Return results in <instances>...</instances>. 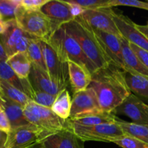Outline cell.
I'll return each mask as SVG.
<instances>
[{
	"instance_id": "13",
	"label": "cell",
	"mask_w": 148,
	"mask_h": 148,
	"mask_svg": "<svg viewBox=\"0 0 148 148\" xmlns=\"http://www.w3.org/2000/svg\"><path fill=\"white\" fill-rule=\"evenodd\" d=\"M113 114H123L131 119L134 124L148 127V105L132 93L113 111Z\"/></svg>"
},
{
	"instance_id": "29",
	"label": "cell",
	"mask_w": 148,
	"mask_h": 148,
	"mask_svg": "<svg viewBox=\"0 0 148 148\" xmlns=\"http://www.w3.org/2000/svg\"><path fill=\"white\" fill-rule=\"evenodd\" d=\"M20 7V0H0V17L4 20L14 19Z\"/></svg>"
},
{
	"instance_id": "16",
	"label": "cell",
	"mask_w": 148,
	"mask_h": 148,
	"mask_svg": "<svg viewBox=\"0 0 148 148\" xmlns=\"http://www.w3.org/2000/svg\"><path fill=\"white\" fill-rule=\"evenodd\" d=\"M40 11L53 22L57 28L75 19L71 12L70 4L66 1L49 0L41 7Z\"/></svg>"
},
{
	"instance_id": "39",
	"label": "cell",
	"mask_w": 148,
	"mask_h": 148,
	"mask_svg": "<svg viewBox=\"0 0 148 148\" xmlns=\"http://www.w3.org/2000/svg\"><path fill=\"white\" fill-rule=\"evenodd\" d=\"M7 56L6 54L2 45L0 43V60H7Z\"/></svg>"
},
{
	"instance_id": "27",
	"label": "cell",
	"mask_w": 148,
	"mask_h": 148,
	"mask_svg": "<svg viewBox=\"0 0 148 148\" xmlns=\"http://www.w3.org/2000/svg\"><path fill=\"white\" fill-rule=\"evenodd\" d=\"M0 88L6 98L20 104L23 107L25 106L26 104L30 101V98L24 92L7 83L5 81L0 80Z\"/></svg>"
},
{
	"instance_id": "5",
	"label": "cell",
	"mask_w": 148,
	"mask_h": 148,
	"mask_svg": "<svg viewBox=\"0 0 148 148\" xmlns=\"http://www.w3.org/2000/svg\"><path fill=\"white\" fill-rule=\"evenodd\" d=\"M24 114L30 124L41 131L43 139L66 127V120L56 115L51 108L40 106L31 101L24 107Z\"/></svg>"
},
{
	"instance_id": "32",
	"label": "cell",
	"mask_w": 148,
	"mask_h": 148,
	"mask_svg": "<svg viewBox=\"0 0 148 148\" xmlns=\"http://www.w3.org/2000/svg\"><path fill=\"white\" fill-rule=\"evenodd\" d=\"M116 6H127L136 8L148 10V1H141L138 0H109L108 8H111Z\"/></svg>"
},
{
	"instance_id": "24",
	"label": "cell",
	"mask_w": 148,
	"mask_h": 148,
	"mask_svg": "<svg viewBox=\"0 0 148 148\" xmlns=\"http://www.w3.org/2000/svg\"><path fill=\"white\" fill-rule=\"evenodd\" d=\"M71 106L72 99L69 91L67 89H64L56 95L51 110L61 119L66 120L69 118Z\"/></svg>"
},
{
	"instance_id": "26",
	"label": "cell",
	"mask_w": 148,
	"mask_h": 148,
	"mask_svg": "<svg viewBox=\"0 0 148 148\" xmlns=\"http://www.w3.org/2000/svg\"><path fill=\"white\" fill-rule=\"evenodd\" d=\"M38 39L39 38H37L36 37H33L30 38L27 50H26V53H27V57L32 64H34L35 66H38L44 72H47Z\"/></svg>"
},
{
	"instance_id": "4",
	"label": "cell",
	"mask_w": 148,
	"mask_h": 148,
	"mask_svg": "<svg viewBox=\"0 0 148 148\" xmlns=\"http://www.w3.org/2000/svg\"><path fill=\"white\" fill-rule=\"evenodd\" d=\"M14 19L22 30L39 39L47 40L57 29L53 22L40 10H27L20 6Z\"/></svg>"
},
{
	"instance_id": "8",
	"label": "cell",
	"mask_w": 148,
	"mask_h": 148,
	"mask_svg": "<svg viewBox=\"0 0 148 148\" xmlns=\"http://www.w3.org/2000/svg\"><path fill=\"white\" fill-rule=\"evenodd\" d=\"M7 28L0 35V43L4 49L7 59L18 52L26 53L30 38L34 36L27 34L17 25L15 19L6 20Z\"/></svg>"
},
{
	"instance_id": "20",
	"label": "cell",
	"mask_w": 148,
	"mask_h": 148,
	"mask_svg": "<svg viewBox=\"0 0 148 148\" xmlns=\"http://www.w3.org/2000/svg\"><path fill=\"white\" fill-rule=\"evenodd\" d=\"M0 106L4 109L8 118L11 129L30 124L25 116L24 107L20 104L8 99L4 95L0 100Z\"/></svg>"
},
{
	"instance_id": "34",
	"label": "cell",
	"mask_w": 148,
	"mask_h": 148,
	"mask_svg": "<svg viewBox=\"0 0 148 148\" xmlns=\"http://www.w3.org/2000/svg\"><path fill=\"white\" fill-rule=\"evenodd\" d=\"M129 44H130V48L133 51L134 54L140 59V62L148 69V51L138 47V46H135L133 43H130V42H129Z\"/></svg>"
},
{
	"instance_id": "22",
	"label": "cell",
	"mask_w": 148,
	"mask_h": 148,
	"mask_svg": "<svg viewBox=\"0 0 148 148\" xmlns=\"http://www.w3.org/2000/svg\"><path fill=\"white\" fill-rule=\"evenodd\" d=\"M7 62L20 79H27L31 69V62L27 53L18 52L7 59Z\"/></svg>"
},
{
	"instance_id": "31",
	"label": "cell",
	"mask_w": 148,
	"mask_h": 148,
	"mask_svg": "<svg viewBox=\"0 0 148 148\" xmlns=\"http://www.w3.org/2000/svg\"><path fill=\"white\" fill-rule=\"evenodd\" d=\"M109 0H71L69 3L79 6L82 10L108 8Z\"/></svg>"
},
{
	"instance_id": "28",
	"label": "cell",
	"mask_w": 148,
	"mask_h": 148,
	"mask_svg": "<svg viewBox=\"0 0 148 148\" xmlns=\"http://www.w3.org/2000/svg\"><path fill=\"white\" fill-rule=\"evenodd\" d=\"M0 80H3L10 84L17 89L24 92L22 79L16 75L7 60H0Z\"/></svg>"
},
{
	"instance_id": "1",
	"label": "cell",
	"mask_w": 148,
	"mask_h": 148,
	"mask_svg": "<svg viewBox=\"0 0 148 148\" xmlns=\"http://www.w3.org/2000/svg\"><path fill=\"white\" fill-rule=\"evenodd\" d=\"M95 91L101 111L113 113L132 93L123 70L114 64L97 69L92 74L89 87Z\"/></svg>"
},
{
	"instance_id": "7",
	"label": "cell",
	"mask_w": 148,
	"mask_h": 148,
	"mask_svg": "<svg viewBox=\"0 0 148 148\" xmlns=\"http://www.w3.org/2000/svg\"><path fill=\"white\" fill-rule=\"evenodd\" d=\"M48 75L55 83L66 89L69 83L67 62L62 61L48 41L38 39Z\"/></svg>"
},
{
	"instance_id": "11",
	"label": "cell",
	"mask_w": 148,
	"mask_h": 148,
	"mask_svg": "<svg viewBox=\"0 0 148 148\" xmlns=\"http://www.w3.org/2000/svg\"><path fill=\"white\" fill-rule=\"evenodd\" d=\"M111 8L84 10L81 17L94 30L121 36L112 17Z\"/></svg>"
},
{
	"instance_id": "23",
	"label": "cell",
	"mask_w": 148,
	"mask_h": 148,
	"mask_svg": "<svg viewBox=\"0 0 148 148\" xmlns=\"http://www.w3.org/2000/svg\"><path fill=\"white\" fill-rule=\"evenodd\" d=\"M123 75L130 92L148 101V79L127 71H123Z\"/></svg>"
},
{
	"instance_id": "41",
	"label": "cell",
	"mask_w": 148,
	"mask_h": 148,
	"mask_svg": "<svg viewBox=\"0 0 148 148\" xmlns=\"http://www.w3.org/2000/svg\"><path fill=\"white\" fill-rule=\"evenodd\" d=\"M3 96H4V94H3V92H2V90H1V88H0V100H1V98H2Z\"/></svg>"
},
{
	"instance_id": "37",
	"label": "cell",
	"mask_w": 148,
	"mask_h": 148,
	"mask_svg": "<svg viewBox=\"0 0 148 148\" xmlns=\"http://www.w3.org/2000/svg\"><path fill=\"white\" fill-rule=\"evenodd\" d=\"M135 26L137 30L141 32L148 39V25H137L135 23Z\"/></svg>"
},
{
	"instance_id": "42",
	"label": "cell",
	"mask_w": 148,
	"mask_h": 148,
	"mask_svg": "<svg viewBox=\"0 0 148 148\" xmlns=\"http://www.w3.org/2000/svg\"><path fill=\"white\" fill-rule=\"evenodd\" d=\"M0 18H1V17H0Z\"/></svg>"
},
{
	"instance_id": "17",
	"label": "cell",
	"mask_w": 148,
	"mask_h": 148,
	"mask_svg": "<svg viewBox=\"0 0 148 148\" xmlns=\"http://www.w3.org/2000/svg\"><path fill=\"white\" fill-rule=\"evenodd\" d=\"M28 79L35 90L47 92L51 95H57L60 91L64 89L53 82L50 79L47 72L32 64Z\"/></svg>"
},
{
	"instance_id": "3",
	"label": "cell",
	"mask_w": 148,
	"mask_h": 148,
	"mask_svg": "<svg viewBox=\"0 0 148 148\" xmlns=\"http://www.w3.org/2000/svg\"><path fill=\"white\" fill-rule=\"evenodd\" d=\"M46 40L64 62H75L88 69L91 74L97 70L82 51L78 42L68 33L64 25L55 30Z\"/></svg>"
},
{
	"instance_id": "2",
	"label": "cell",
	"mask_w": 148,
	"mask_h": 148,
	"mask_svg": "<svg viewBox=\"0 0 148 148\" xmlns=\"http://www.w3.org/2000/svg\"><path fill=\"white\" fill-rule=\"evenodd\" d=\"M64 26L68 33L78 42L85 56L97 69L112 64L97 40L92 28L84 21L81 16L75 17Z\"/></svg>"
},
{
	"instance_id": "21",
	"label": "cell",
	"mask_w": 148,
	"mask_h": 148,
	"mask_svg": "<svg viewBox=\"0 0 148 148\" xmlns=\"http://www.w3.org/2000/svg\"><path fill=\"white\" fill-rule=\"evenodd\" d=\"M118 119L113 113L100 112L89 114L82 117L75 119H68V121L79 126H94L106 123H115Z\"/></svg>"
},
{
	"instance_id": "6",
	"label": "cell",
	"mask_w": 148,
	"mask_h": 148,
	"mask_svg": "<svg viewBox=\"0 0 148 148\" xmlns=\"http://www.w3.org/2000/svg\"><path fill=\"white\" fill-rule=\"evenodd\" d=\"M66 127L84 142L98 141L113 143L124 135V132L116 122L101 124L94 126H79L70 123L66 119Z\"/></svg>"
},
{
	"instance_id": "9",
	"label": "cell",
	"mask_w": 148,
	"mask_h": 148,
	"mask_svg": "<svg viewBox=\"0 0 148 148\" xmlns=\"http://www.w3.org/2000/svg\"><path fill=\"white\" fill-rule=\"evenodd\" d=\"M42 139L41 131L29 124L10 130L7 133L6 148H27L40 142Z\"/></svg>"
},
{
	"instance_id": "36",
	"label": "cell",
	"mask_w": 148,
	"mask_h": 148,
	"mask_svg": "<svg viewBox=\"0 0 148 148\" xmlns=\"http://www.w3.org/2000/svg\"><path fill=\"white\" fill-rule=\"evenodd\" d=\"M7 133L0 130V148H6Z\"/></svg>"
},
{
	"instance_id": "19",
	"label": "cell",
	"mask_w": 148,
	"mask_h": 148,
	"mask_svg": "<svg viewBox=\"0 0 148 148\" xmlns=\"http://www.w3.org/2000/svg\"><path fill=\"white\" fill-rule=\"evenodd\" d=\"M121 43L122 56L125 64V69L123 71L140 75L148 79V69L134 54L130 48L128 40L121 37Z\"/></svg>"
},
{
	"instance_id": "12",
	"label": "cell",
	"mask_w": 148,
	"mask_h": 148,
	"mask_svg": "<svg viewBox=\"0 0 148 148\" xmlns=\"http://www.w3.org/2000/svg\"><path fill=\"white\" fill-rule=\"evenodd\" d=\"M92 30L97 40L111 64L121 70H124L125 64L121 51V36H117L101 30Z\"/></svg>"
},
{
	"instance_id": "40",
	"label": "cell",
	"mask_w": 148,
	"mask_h": 148,
	"mask_svg": "<svg viewBox=\"0 0 148 148\" xmlns=\"http://www.w3.org/2000/svg\"><path fill=\"white\" fill-rule=\"evenodd\" d=\"M27 148H44V147H43V145L41 144V143L39 142V143H36L35 145H33L30 146V147H27Z\"/></svg>"
},
{
	"instance_id": "30",
	"label": "cell",
	"mask_w": 148,
	"mask_h": 148,
	"mask_svg": "<svg viewBox=\"0 0 148 148\" xmlns=\"http://www.w3.org/2000/svg\"><path fill=\"white\" fill-rule=\"evenodd\" d=\"M113 143L122 148H148L147 144L127 134H124Z\"/></svg>"
},
{
	"instance_id": "35",
	"label": "cell",
	"mask_w": 148,
	"mask_h": 148,
	"mask_svg": "<svg viewBox=\"0 0 148 148\" xmlns=\"http://www.w3.org/2000/svg\"><path fill=\"white\" fill-rule=\"evenodd\" d=\"M11 130L10 121L4 112V109L0 106V130L8 133Z\"/></svg>"
},
{
	"instance_id": "14",
	"label": "cell",
	"mask_w": 148,
	"mask_h": 148,
	"mask_svg": "<svg viewBox=\"0 0 148 148\" xmlns=\"http://www.w3.org/2000/svg\"><path fill=\"white\" fill-rule=\"evenodd\" d=\"M112 17L121 37L130 43L148 51V39L137 30L135 23L127 16L112 11Z\"/></svg>"
},
{
	"instance_id": "18",
	"label": "cell",
	"mask_w": 148,
	"mask_h": 148,
	"mask_svg": "<svg viewBox=\"0 0 148 148\" xmlns=\"http://www.w3.org/2000/svg\"><path fill=\"white\" fill-rule=\"evenodd\" d=\"M69 84L74 93L84 90L89 87L92 79V74L88 69L75 62L68 61Z\"/></svg>"
},
{
	"instance_id": "10",
	"label": "cell",
	"mask_w": 148,
	"mask_h": 148,
	"mask_svg": "<svg viewBox=\"0 0 148 148\" xmlns=\"http://www.w3.org/2000/svg\"><path fill=\"white\" fill-rule=\"evenodd\" d=\"M101 111L95 91L90 88L74 93L69 119L82 117Z\"/></svg>"
},
{
	"instance_id": "25",
	"label": "cell",
	"mask_w": 148,
	"mask_h": 148,
	"mask_svg": "<svg viewBox=\"0 0 148 148\" xmlns=\"http://www.w3.org/2000/svg\"><path fill=\"white\" fill-rule=\"evenodd\" d=\"M116 122L121 127L124 134L134 137L148 145V127L147 126L127 122L119 119H117Z\"/></svg>"
},
{
	"instance_id": "38",
	"label": "cell",
	"mask_w": 148,
	"mask_h": 148,
	"mask_svg": "<svg viewBox=\"0 0 148 148\" xmlns=\"http://www.w3.org/2000/svg\"><path fill=\"white\" fill-rule=\"evenodd\" d=\"M7 28V23L5 20L0 18V35L2 34Z\"/></svg>"
},
{
	"instance_id": "33",
	"label": "cell",
	"mask_w": 148,
	"mask_h": 148,
	"mask_svg": "<svg viewBox=\"0 0 148 148\" xmlns=\"http://www.w3.org/2000/svg\"><path fill=\"white\" fill-rule=\"evenodd\" d=\"M49 0H20V6L27 10H40Z\"/></svg>"
},
{
	"instance_id": "15",
	"label": "cell",
	"mask_w": 148,
	"mask_h": 148,
	"mask_svg": "<svg viewBox=\"0 0 148 148\" xmlns=\"http://www.w3.org/2000/svg\"><path fill=\"white\" fill-rule=\"evenodd\" d=\"M40 143L44 148H85V142L67 127L49 134Z\"/></svg>"
}]
</instances>
